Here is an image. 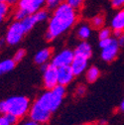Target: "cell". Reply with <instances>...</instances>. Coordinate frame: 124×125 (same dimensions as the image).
<instances>
[{
  "label": "cell",
  "instance_id": "28",
  "mask_svg": "<svg viewBox=\"0 0 124 125\" xmlns=\"http://www.w3.org/2000/svg\"><path fill=\"white\" fill-rule=\"evenodd\" d=\"M115 39L117 40V43H118V45L120 47H124V33L119 35V36H117V37H115Z\"/></svg>",
  "mask_w": 124,
  "mask_h": 125
},
{
  "label": "cell",
  "instance_id": "25",
  "mask_svg": "<svg viewBox=\"0 0 124 125\" xmlns=\"http://www.w3.org/2000/svg\"><path fill=\"white\" fill-rule=\"evenodd\" d=\"M111 6L115 9H120L124 7V0H110Z\"/></svg>",
  "mask_w": 124,
  "mask_h": 125
},
{
  "label": "cell",
  "instance_id": "29",
  "mask_svg": "<svg viewBox=\"0 0 124 125\" xmlns=\"http://www.w3.org/2000/svg\"><path fill=\"white\" fill-rule=\"evenodd\" d=\"M21 125H41V124L38 123V122H36V121H34V120H32V119H30V120H28V121H25V122L22 123Z\"/></svg>",
  "mask_w": 124,
  "mask_h": 125
},
{
  "label": "cell",
  "instance_id": "4",
  "mask_svg": "<svg viewBox=\"0 0 124 125\" xmlns=\"http://www.w3.org/2000/svg\"><path fill=\"white\" fill-rule=\"evenodd\" d=\"M44 6H46V0H18L14 17L16 20L21 21L28 15L35 14Z\"/></svg>",
  "mask_w": 124,
  "mask_h": 125
},
{
  "label": "cell",
  "instance_id": "3",
  "mask_svg": "<svg viewBox=\"0 0 124 125\" xmlns=\"http://www.w3.org/2000/svg\"><path fill=\"white\" fill-rule=\"evenodd\" d=\"M30 100L23 95L11 96L0 101V114H12L18 118L24 117L30 110Z\"/></svg>",
  "mask_w": 124,
  "mask_h": 125
},
{
  "label": "cell",
  "instance_id": "27",
  "mask_svg": "<svg viewBox=\"0 0 124 125\" xmlns=\"http://www.w3.org/2000/svg\"><path fill=\"white\" fill-rule=\"evenodd\" d=\"M0 125H12L6 114H0Z\"/></svg>",
  "mask_w": 124,
  "mask_h": 125
},
{
  "label": "cell",
  "instance_id": "26",
  "mask_svg": "<svg viewBox=\"0 0 124 125\" xmlns=\"http://www.w3.org/2000/svg\"><path fill=\"white\" fill-rule=\"evenodd\" d=\"M85 86L83 85V84H80L79 86L76 87V90H75V93H76V95L77 96H83L84 93H85Z\"/></svg>",
  "mask_w": 124,
  "mask_h": 125
},
{
  "label": "cell",
  "instance_id": "18",
  "mask_svg": "<svg viewBox=\"0 0 124 125\" xmlns=\"http://www.w3.org/2000/svg\"><path fill=\"white\" fill-rule=\"evenodd\" d=\"M104 23H105V20L102 15H96V16H94L91 19L90 26L94 29H101L104 26Z\"/></svg>",
  "mask_w": 124,
  "mask_h": 125
},
{
  "label": "cell",
  "instance_id": "10",
  "mask_svg": "<svg viewBox=\"0 0 124 125\" xmlns=\"http://www.w3.org/2000/svg\"><path fill=\"white\" fill-rule=\"evenodd\" d=\"M87 61H88V59H86V58L74 56L72 64H71V68L75 76L81 75L83 73H84L87 70V65H88Z\"/></svg>",
  "mask_w": 124,
  "mask_h": 125
},
{
  "label": "cell",
  "instance_id": "1",
  "mask_svg": "<svg viewBox=\"0 0 124 125\" xmlns=\"http://www.w3.org/2000/svg\"><path fill=\"white\" fill-rule=\"evenodd\" d=\"M66 95V86L58 84L52 89H47L39 98L31 104L29 116L40 124L47 123L52 114L62 105Z\"/></svg>",
  "mask_w": 124,
  "mask_h": 125
},
{
  "label": "cell",
  "instance_id": "21",
  "mask_svg": "<svg viewBox=\"0 0 124 125\" xmlns=\"http://www.w3.org/2000/svg\"><path fill=\"white\" fill-rule=\"evenodd\" d=\"M111 29L109 28H101L98 32V38L99 40H103V39H107V38H110L111 37Z\"/></svg>",
  "mask_w": 124,
  "mask_h": 125
},
{
  "label": "cell",
  "instance_id": "12",
  "mask_svg": "<svg viewBox=\"0 0 124 125\" xmlns=\"http://www.w3.org/2000/svg\"><path fill=\"white\" fill-rule=\"evenodd\" d=\"M73 53H74V56H80L86 59H90V57L92 56V48L90 44H88L86 41H82L76 46Z\"/></svg>",
  "mask_w": 124,
  "mask_h": 125
},
{
  "label": "cell",
  "instance_id": "30",
  "mask_svg": "<svg viewBox=\"0 0 124 125\" xmlns=\"http://www.w3.org/2000/svg\"><path fill=\"white\" fill-rule=\"evenodd\" d=\"M5 2L8 3L9 5H13V4H17L18 0H5Z\"/></svg>",
  "mask_w": 124,
  "mask_h": 125
},
{
  "label": "cell",
  "instance_id": "5",
  "mask_svg": "<svg viewBox=\"0 0 124 125\" xmlns=\"http://www.w3.org/2000/svg\"><path fill=\"white\" fill-rule=\"evenodd\" d=\"M25 34H27V32L21 21L16 20L9 26L5 35V42L10 46H15L22 41Z\"/></svg>",
  "mask_w": 124,
  "mask_h": 125
},
{
  "label": "cell",
  "instance_id": "19",
  "mask_svg": "<svg viewBox=\"0 0 124 125\" xmlns=\"http://www.w3.org/2000/svg\"><path fill=\"white\" fill-rule=\"evenodd\" d=\"M9 4L4 2H0V23L3 22V20L6 18L9 12Z\"/></svg>",
  "mask_w": 124,
  "mask_h": 125
},
{
  "label": "cell",
  "instance_id": "32",
  "mask_svg": "<svg viewBox=\"0 0 124 125\" xmlns=\"http://www.w3.org/2000/svg\"><path fill=\"white\" fill-rule=\"evenodd\" d=\"M5 1V0H0V2H4Z\"/></svg>",
  "mask_w": 124,
  "mask_h": 125
},
{
  "label": "cell",
  "instance_id": "31",
  "mask_svg": "<svg viewBox=\"0 0 124 125\" xmlns=\"http://www.w3.org/2000/svg\"><path fill=\"white\" fill-rule=\"evenodd\" d=\"M119 110H120L121 112H123V113H124V98H123V100H122V101H121V103H120Z\"/></svg>",
  "mask_w": 124,
  "mask_h": 125
},
{
  "label": "cell",
  "instance_id": "6",
  "mask_svg": "<svg viewBox=\"0 0 124 125\" xmlns=\"http://www.w3.org/2000/svg\"><path fill=\"white\" fill-rule=\"evenodd\" d=\"M43 73V83L46 89H52L59 84L58 68L51 64H44L41 66Z\"/></svg>",
  "mask_w": 124,
  "mask_h": 125
},
{
  "label": "cell",
  "instance_id": "20",
  "mask_svg": "<svg viewBox=\"0 0 124 125\" xmlns=\"http://www.w3.org/2000/svg\"><path fill=\"white\" fill-rule=\"evenodd\" d=\"M35 16H36L38 22H44L47 19H49V12H48V10L42 8L41 10H39L38 12L35 13Z\"/></svg>",
  "mask_w": 124,
  "mask_h": 125
},
{
  "label": "cell",
  "instance_id": "34",
  "mask_svg": "<svg viewBox=\"0 0 124 125\" xmlns=\"http://www.w3.org/2000/svg\"><path fill=\"white\" fill-rule=\"evenodd\" d=\"M80 125H82V124H80Z\"/></svg>",
  "mask_w": 124,
  "mask_h": 125
},
{
  "label": "cell",
  "instance_id": "24",
  "mask_svg": "<svg viewBox=\"0 0 124 125\" xmlns=\"http://www.w3.org/2000/svg\"><path fill=\"white\" fill-rule=\"evenodd\" d=\"M25 56H26V51L24 49H19V50L16 51V53L14 54L13 60L16 62H21L24 59Z\"/></svg>",
  "mask_w": 124,
  "mask_h": 125
},
{
  "label": "cell",
  "instance_id": "2",
  "mask_svg": "<svg viewBox=\"0 0 124 125\" xmlns=\"http://www.w3.org/2000/svg\"><path fill=\"white\" fill-rule=\"evenodd\" d=\"M77 20L76 9L72 8L67 2H63L59 5L49 20L48 30L46 32V40L53 41L56 38L64 35L71 30Z\"/></svg>",
  "mask_w": 124,
  "mask_h": 125
},
{
  "label": "cell",
  "instance_id": "22",
  "mask_svg": "<svg viewBox=\"0 0 124 125\" xmlns=\"http://www.w3.org/2000/svg\"><path fill=\"white\" fill-rule=\"evenodd\" d=\"M84 1H85V0H66L65 2H67V3H68L69 5H71L72 8H74V9L77 10V9H80V8L83 7Z\"/></svg>",
  "mask_w": 124,
  "mask_h": 125
},
{
  "label": "cell",
  "instance_id": "33",
  "mask_svg": "<svg viewBox=\"0 0 124 125\" xmlns=\"http://www.w3.org/2000/svg\"><path fill=\"white\" fill-rule=\"evenodd\" d=\"M92 125H99V124H92Z\"/></svg>",
  "mask_w": 124,
  "mask_h": 125
},
{
  "label": "cell",
  "instance_id": "8",
  "mask_svg": "<svg viewBox=\"0 0 124 125\" xmlns=\"http://www.w3.org/2000/svg\"><path fill=\"white\" fill-rule=\"evenodd\" d=\"M73 58H74L73 51L70 49H65L54 56V58L52 59V64L57 68L64 66H71Z\"/></svg>",
  "mask_w": 124,
  "mask_h": 125
},
{
  "label": "cell",
  "instance_id": "23",
  "mask_svg": "<svg viewBox=\"0 0 124 125\" xmlns=\"http://www.w3.org/2000/svg\"><path fill=\"white\" fill-rule=\"evenodd\" d=\"M63 1L64 0H46V6L48 9H56L63 3Z\"/></svg>",
  "mask_w": 124,
  "mask_h": 125
},
{
  "label": "cell",
  "instance_id": "9",
  "mask_svg": "<svg viewBox=\"0 0 124 125\" xmlns=\"http://www.w3.org/2000/svg\"><path fill=\"white\" fill-rule=\"evenodd\" d=\"M74 73L71 68V66H64L58 68V81L61 85H69L74 77Z\"/></svg>",
  "mask_w": 124,
  "mask_h": 125
},
{
  "label": "cell",
  "instance_id": "14",
  "mask_svg": "<svg viewBox=\"0 0 124 125\" xmlns=\"http://www.w3.org/2000/svg\"><path fill=\"white\" fill-rule=\"evenodd\" d=\"M76 35L79 37V39H81L82 41L87 40L91 35V26L84 23L81 24L76 30Z\"/></svg>",
  "mask_w": 124,
  "mask_h": 125
},
{
  "label": "cell",
  "instance_id": "17",
  "mask_svg": "<svg viewBox=\"0 0 124 125\" xmlns=\"http://www.w3.org/2000/svg\"><path fill=\"white\" fill-rule=\"evenodd\" d=\"M100 75V72L96 67H90L86 70V81L89 83H92L98 80Z\"/></svg>",
  "mask_w": 124,
  "mask_h": 125
},
{
  "label": "cell",
  "instance_id": "11",
  "mask_svg": "<svg viewBox=\"0 0 124 125\" xmlns=\"http://www.w3.org/2000/svg\"><path fill=\"white\" fill-rule=\"evenodd\" d=\"M110 26L111 30H113L114 32L124 33V7L118 9L116 14L111 19Z\"/></svg>",
  "mask_w": 124,
  "mask_h": 125
},
{
  "label": "cell",
  "instance_id": "16",
  "mask_svg": "<svg viewBox=\"0 0 124 125\" xmlns=\"http://www.w3.org/2000/svg\"><path fill=\"white\" fill-rule=\"evenodd\" d=\"M16 66V62L13 59H6L0 62V74L9 73L14 70Z\"/></svg>",
  "mask_w": 124,
  "mask_h": 125
},
{
  "label": "cell",
  "instance_id": "13",
  "mask_svg": "<svg viewBox=\"0 0 124 125\" xmlns=\"http://www.w3.org/2000/svg\"><path fill=\"white\" fill-rule=\"evenodd\" d=\"M52 57V50L50 48H44L37 52V54L34 57V61L37 65H44V64H48L49 60Z\"/></svg>",
  "mask_w": 124,
  "mask_h": 125
},
{
  "label": "cell",
  "instance_id": "7",
  "mask_svg": "<svg viewBox=\"0 0 124 125\" xmlns=\"http://www.w3.org/2000/svg\"><path fill=\"white\" fill-rule=\"evenodd\" d=\"M119 48H120V46L118 45L117 40L115 38L114 39L112 38L109 44L103 47V48H101V54H100L101 59L106 62H112L113 60L116 59L118 52H119Z\"/></svg>",
  "mask_w": 124,
  "mask_h": 125
},
{
  "label": "cell",
  "instance_id": "15",
  "mask_svg": "<svg viewBox=\"0 0 124 125\" xmlns=\"http://www.w3.org/2000/svg\"><path fill=\"white\" fill-rule=\"evenodd\" d=\"M21 23H22L24 29L26 30V32L28 33V32H30V31L35 27V25H36L37 23H39V22H38V20H37V18H36V16H35V14H31V15H28V16H26L24 19H22V20H21Z\"/></svg>",
  "mask_w": 124,
  "mask_h": 125
}]
</instances>
